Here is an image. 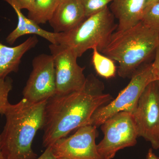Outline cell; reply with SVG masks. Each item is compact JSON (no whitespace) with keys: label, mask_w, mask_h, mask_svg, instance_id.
Masks as SVG:
<instances>
[{"label":"cell","mask_w":159,"mask_h":159,"mask_svg":"<svg viewBox=\"0 0 159 159\" xmlns=\"http://www.w3.org/2000/svg\"><path fill=\"white\" fill-rule=\"evenodd\" d=\"M104 85L93 74L87 77L83 88L65 95H55L47 100L43 128V146H52L72 131L88 125L99 107L111 101Z\"/></svg>","instance_id":"6da1fadb"},{"label":"cell","mask_w":159,"mask_h":159,"mask_svg":"<svg viewBox=\"0 0 159 159\" xmlns=\"http://www.w3.org/2000/svg\"><path fill=\"white\" fill-rule=\"evenodd\" d=\"M47 100L32 102L23 98L9 103L5 115L6 122L1 137V147L6 159H36L32 148L38 131L43 128Z\"/></svg>","instance_id":"7a4b0ae2"},{"label":"cell","mask_w":159,"mask_h":159,"mask_svg":"<svg viewBox=\"0 0 159 159\" xmlns=\"http://www.w3.org/2000/svg\"><path fill=\"white\" fill-rule=\"evenodd\" d=\"M159 45V32L140 21L124 31H115L101 53L118 62L119 76L129 78Z\"/></svg>","instance_id":"3957f363"},{"label":"cell","mask_w":159,"mask_h":159,"mask_svg":"<svg viewBox=\"0 0 159 159\" xmlns=\"http://www.w3.org/2000/svg\"><path fill=\"white\" fill-rule=\"evenodd\" d=\"M108 7L86 18L71 31L57 33V44L74 51L78 57L89 49L97 48L101 52L108 44L118 25Z\"/></svg>","instance_id":"277c9868"},{"label":"cell","mask_w":159,"mask_h":159,"mask_svg":"<svg viewBox=\"0 0 159 159\" xmlns=\"http://www.w3.org/2000/svg\"><path fill=\"white\" fill-rule=\"evenodd\" d=\"M154 81L157 80L152 63L138 69L131 77L127 86L120 92L116 99L97 110L88 125L97 127L120 112L132 114L143 91L150 83Z\"/></svg>","instance_id":"5b68a950"},{"label":"cell","mask_w":159,"mask_h":159,"mask_svg":"<svg viewBox=\"0 0 159 159\" xmlns=\"http://www.w3.org/2000/svg\"><path fill=\"white\" fill-rule=\"evenodd\" d=\"M104 137L97 149L103 159H112L119 151L136 144L138 132L132 114L122 111L107 119L101 125Z\"/></svg>","instance_id":"8992f818"},{"label":"cell","mask_w":159,"mask_h":159,"mask_svg":"<svg viewBox=\"0 0 159 159\" xmlns=\"http://www.w3.org/2000/svg\"><path fill=\"white\" fill-rule=\"evenodd\" d=\"M138 132L151 143L155 149H159V83H150L139 98L132 114Z\"/></svg>","instance_id":"52a82bcc"},{"label":"cell","mask_w":159,"mask_h":159,"mask_svg":"<svg viewBox=\"0 0 159 159\" xmlns=\"http://www.w3.org/2000/svg\"><path fill=\"white\" fill-rule=\"evenodd\" d=\"M54 59L56 94L62 95L80 90L86 82L84 67L77 62V57L71 49L60 44L49 46Z\"/></svg>","instance_id":"ba28073f"},{"label":"cell","mask_w":159,"mask_h":159,"mask_svg":"<svg viewBox=\"0 0 159 159\" xmlns=\"http://www.w3.org/2000/svg\"><path fill=\"white\" fill-rule=\"evenodd\" d=\"M32 72L23 91V98L32 102L46 101L56 94L53 56L44 54L34 57Z\"/></svg>","instance_id":"9c48e42d"},{"label":"cell","mask_w":159,"mask_h":159,"mask_svg":"<svg viewBox=\"0 0 159 159\" xmlns=\"http://www.w3.org/2000/svg\"><path fill=\"white\" fill-rule=\"evenodd\" d=\"M97 128L90 125L80 127L51 146L52 153L57 159H103L97 149Z\"/></svg>","instance_id":"30bf717a"},{"label":"cell","mask_w":159,"mask_h":159,"mask_svg":"<svg viewBox=\"0 0 159 159\" xmlns=\"http://www.w3.org/2000/svg\"><path fill=\"white\" fill-rule=\"evenodd\" d=\"M86 18L80 0H61L49 23L55 33L71 31Z\"/></svg>","instance_id":"8fae6325"},{"label":"cell","mask_w":159,"mask_h":159,"mask_svg":"<svg viewBox=\"0 0 159 159\" xmlns=\"http://www.w3.org/2000/svg\"><path fill=\"white\" fill-rule=\"evenodd\" d=\"M145 0H113L110 9L118 20L116 31H122L141 21Z\"/></svg>","instance_id":"7c38bea8"},{"label":"cell","mask_w":159,"mask_h":159,"mask_svg":"<svg viewBox=\"0 0 159 159\" xmlns=\"http://www.w3.org/2000/svg\"><path fill=\"white\" fill-rule=\"evenodd\" d=\"M4 1L9 4L13 8L18 18L17 27L6 38L7 43L10 45H12L20 37L27 34H33L43 38L51 44H57V33L44 30L33 20L25 16L16 0Z\"/></svg>","instance_id":"4fadbf2b"},{"label":"cell","mask_w":159,"mask_h":159,"mask_svg":"<svg viewBox=\"0 0 159 159\" xmlns=\"http://www.w3.org/2000/svg\"><path fill=\"white\" fill-rule=\"evenodd\" d=\"M38 41L36 35H33L16 47L0 43V80L5 79L12 72H17L23 55L34 48Z\"/></svg>","instance_id":"5bb4252c"},{"label":"cell","mask_w":159,"mask_h":159,"mask_svg":"<svg viewBox=\"0 0 159 159\" xmlns=\"http://www.w3.org/2000/svg\"><path fill=\"white\" fill-rule=\"evenodd\" d=\"M61 0H35L34 7L29 11L28 17L37 25L49 22Z\"/></svg>","instance_id":"9a60e30c"},{"label":"cell","mask_w":159,"mask_h":159,"mask_svg":"<svg viewBox=\"0 0 159 159\" xmlns=\"http://www.w3.org/2000/svg\"><path fill=\"white\" fill-rule=\"evenodd\" d=\"M93 50L92 61L97 74L106 79L115 77L117 68L113 60L101 54L97 48Z\"/></svg>","instance_id":"2e32d148"},{"label":"cell","mask_w":159,"mask_h":159,"mask_svg":"<svg viewBox=\"0 0 159 159\" xmlns=\"http://www.w3.org/2000/svg\"><path fill=\"white\" fill-rule=\"evenodd\" d=\"M141 21L159 33V2L144 10Z\"/></svg>","instance_id":"e0dca14e"},{"label":"cell","mask_w":159,"mask_h":159,"mask_svg":"<svg viewBox=\"0 0 159 159\" xmlns=\"http://www.w3.org/2000/svg\"><path fill=\"white\" fill-rule=\"evenodd\" d=\"M82 3L86 18H88L102 11L113 0H80Z\"/></svg>","instance_id":"ac0fdd59"},{"label":"cell","mask_w":159,"mask_h":159,"mask_svg":"<svg viewBox=\"0 0 159 159\" xmlns=\"http://www.w3.org/2000/svg\"><path fill=\"white\" fill-rule=\"evenodd\" d=\"M12 88V81L11 78L6 77L0 80V115H4L9 104L8 97Z\"/></svg>","instance_id":"d6986e66"},{"label":"cell","mask_w":159,"mask_h":159,"mask_svg":"<svg viewBox=\"0 0 159 159\" xmlns=\"http://www.w3.org/2000/svg\"><path fill=\"white\" fill-rule=\"evenodd\" d=\"M154 61L152 63L154 74L157 80L159 83V45L157 48L155 52Z\"/></svg>","instance_id":"ffe728a7"},{"label":"cell","mask_w":159,"mask_h":159,"mask_svg":"<svg viewBox=\"0 0 159 159\" xmlns=\"http://www.w3.org/2000/svg\"><path fill=\"white\" fill-rule=\"evenodd\" d=\"M21 9H26L30 11L34 7L35 0H16Z\"/></svg>","instance_id":"44dd1931"},{"label":"cell","mask_w":159,"mask_h":159,"mask_svg":"<svg viewBox=\"0 0 159 159\" xmlns=\"http://www.w3.org/2000/svg\"><path fill=\"white\" fill-rule=\"evenodd\" d=\"M36 159H57L52 153L51 146L46 148L43 153Z\"/></svg>","instance_id":"7402d4cb"},{"label":"cell","mask_w":159,"mask_h":159,"mask_svg":"<svg viewBox=\"0 0 159 159\" xmlns=\"http://www.w3.org/2000/svg\"><path fill=\"white\" fill-rule=\"evenodd\" d=\"M146 159H159V157L154 153L152 149L150 148L148 150L146 156Z\"/></svg>","instance_id":"603a6c76"},{"label":"cell","mask_w":159,"mask_h":159,"mask_svg":"<svg viewBox=\"0 0 159 159\" xmlns=\"http://www.w3.org/2000/svg\"><path fill=\"white\" fill-rule=\"evenodd\" d=\"M159 2V0H145V9L147 7H149V6Z\"/></svg>","instance_id":"cb8c5ba5"},{"label":"cell","mask_w":159,"mask_h":159,"mask_svg":"<svg viewBox=\"0 0 159 159\" xmlns=\"http://www.w3.org/2000/svg\"><path fill=\"white\" fill-rule=\"evenodd\" d=\"M0 159H6L2 152L1 147V137H0Z\"/></svg>","instance_id":"d4e9b609"},{"label":"cell","mask_w":159,"mask_h":159,"mask_svg":"<svg viewBox=\"0 0 159 159\" xmlns=\"http://www.w3.org/2000/svg\"></svg>","instance_id":"484cf974"}]
</instances>
